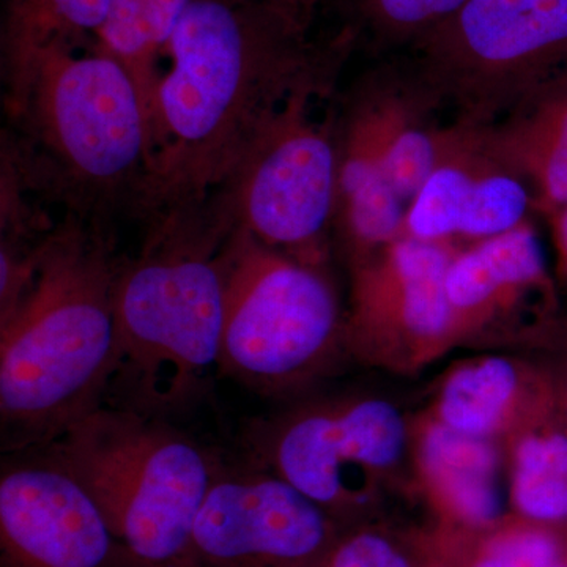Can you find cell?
Returning <instances> with one entry per match:
<instances>
[{
	"mask_svg": "<svg viewBox=\"0 0 567 567\" xmlns=\"http://www.w3.org/2000/svg\"><path fill=\"white\" fill-rule=\"evenodd\" d=\"M352 44L312 39L257 0H192L167 47L151 112V159L134 210H196L234 174L284 104L333 95Z\"/></svg>",
	"mask_w": 567,
	"mask_h": 567,
	"instance_id": "1",
	"label": "cell"
},
{
	"mask_svg": "<svg viewBox=\"0 0 567 567\" xmlns=\"http://www.w3.org/2000/svg\"><path fill=\"white\" fill-rule=\"evenodd\" d=\"M93 226L80 216L52 226L2 298L0 413L17 442L62 435L110 382L118 268Z\"/></svg>",
	"mask_w": 567,
	"mask_h": 567,
	"instance_id": "2",
	"label": "cell"
},
{
	"mask_svg": "<svg viewBox=\"0 0 567 567\" xmlns=\"http://www.w3.org/2000/svg\"><path fill=\"white\" fill-rule=\"evenodd\" d=\"M6 106L21 133L7 153L35 188L82 215L123 200L134 208L151 159V128L122 63L95 44L52 47L6 84Z\"/></svg>",
	"mask_w": 567,
	"mask_h": 567,
	"instance_id": "3",
	"label": "cell"
},
{
	"mask_svg": "<svg viewBox=\"0 0 567 567\" xmlns=\"http://www.w3.org/2000/svg\"><path fill=\"white\" fill-rule=\"evenodd\" d=\"M151 224L144 251L118 268L114 287L111 379L121 375L142 413L182 405L221 368L230 234L207 204Z\"/></svg>",
	"mask_w": 567,
	"mask_h": 567,
	"instance_id": "4",
	"label": "cell"
},
{
	"mask_svg": "<svg viewBox=\"0 0 567 567\" xmlns=\"http://www.w3.org/2000/svg\"><path fill=\"white\" fill-rule=\"evenodd\" d=\"M54 461L87 488L144 567L183 566L216 473L204 451L133 409H95L58 436Z\"/></svg>",
	"mask_w": 567,
	"mask_h": 567,
	"instance_id": "5",
	"label": "cell"
},
{
	"mask_svg": "<svg viewBox=\"0 0 567 567\" xmlns=\"http://www.w3.org/2000/svg\"><path fill=\"white\" fill-rule=\"evenodd\" d=\"M344 316L319 262L230 230L224 245L221 368L275 390L322 364L344 336Z\"/></svg>",
	"mask_w": 567,
	"mask_h": 567,
	"instance_id": "6",
	"label": "cell"
},
{
	"mask_svg": "<svg viewBox=\"0 0 567 567\" xmlns=\"http://www.w3.org/2000/svg\"><path fill=\"white\" fill-rule=\"evenodd\" d=\"M406 54L451 121L488 125L567 73V0H468Z\"/></svg>",
	"mask_w": 567,
	"mask_h": 567,
	"instance_id": "7",
	"label": "cell"
},
{
	"mask_svg": "<svg viewBox=\"0 0 567 567\" xmlns=\"http://www.w3.org/2000/svg\"><path fill=\"white\" fill-rule=\"evenodd\" d=\"M327 93L305 91L289 100L221 188L207 200L229 230L322 264L333 230L338 153L333 106L315 117Z\"/></svg>",
	"mask_w": 567,
	"mask_h": 567,
	"instance_id": "8",
	"label": "cell"
},
{
	"mask_svg": "<svg viewBox=\"0 0 567 567\" xmlns=\"http://www.w3.org/2000/svg\"><path fill=\"white\" fill-rule=\"evenodd\" d=\"M327 511L279 476L215 477L186 563L203 567H323L341 540Z\"/></svg>",
	"mask_w": 567,
	"mask_h": 567,
	"instance_id": "9",
	"label": "cell"
},
{
	"mask_svg": "<svg viewBox=\"0 0 567 567\" xmlns=\"http://www.w3.org/2000/svg\"><path fill=\"white\" fill-rule=\"evenodd\" d=\"M454 245L401 235L350 267L352 308L344 338L360 352H432L454 338L446 274Z\"/></svg>",
	"mask_w": 567,
	"mask_h": 567,
	"instance_id": "10",
	"label": "cell"
},
{
	"mask_svg": "<svg viewBox=\"0 0 567 567\" xmlns=\"http://www.w3.org/2000/svg\"><path fill=\"white\" fill-rule=\"evenodd\" d=\"M401 412L382 399L308 410L271 440L276 476L338 518L357 505L350 477L357 470L385 472L404 454Z\"/></svg>",
	"mask_w": 567,
	"mask_h": 567,
	"instance_id": "11",
	"label": "cell"
},
{
	"mask_svg": "<svg viewBox=\"0 0 567 567\" xmlns=\"http://www.w3.org/2000/svg\"><path fill=\"white\" fill-rule=\"evenodd\" d=\"M533 213L527 183L488 151L476 126L451 121L431 173L406 205L402 235L470 245L520 226Z\"/></svg>",
	"mask_w": 567,
	"mask_h": 567,
	"instance_id": "12",
	"label": "cell"
},
{
	"mask_svg": "<svg viewBox=\"0 0 567 567\" xmlns=\"http://www.w3.org/2000/svg\"><path fill=\"white\" fill-rule=\"evenodd\" d=\"M3 567H107L115 536L69 470L21 465L0 481Z\"/></svg>",
	"mask_w": 567,
	"mask_h": 567,
	"instance_id": "13",
	"label": "cell"
},
{
	"mask_svg": "<svg viewBox=\"0 0 567 567\" xmlns=\"http://www.w3.org/2000/svg\"><path fill=\"white\" fill-rule=\"evenodd\" d=\"M334 104L379 153L388 181L405 205L431 173L446 123L445 107L409 54L377 59Z\"/></svg>",
	"mask_w": 567,
	"mask_h": 567,
	"instance_id": "14",
	"label": "cell"
},
{
	"mask_svg": "<svg viewBox=\"0 0 567 567\" xmlns=\"http://www.w3.org/2000/svg\"><path fill=\"white\" fill-rule=\"evenodd\" d=\"M546 252L532 219L454 252L446 274L454 336L511 315L533 295L550 298Z\"/></svg>",
	"mask_w": 567,
	"mask_h": 567,
	"instance_id": "15",
	"label": "cell"
},
{
	"mask_svg": "<svg viewBox=\"0 0 567 567\" xmlns=\"http://www.w3.org/2000/svg\"><path fill=\"white\" fill-rule=\"evenodd\" d=\"M476 128L488 151L527 183L537 215L567 207V73Z\"/></svg>",
	"mask_w": 567,
	"mask_h": 567,
	"instance_id": "16",
	"label": "cell"
},
{
	"mask_svg": "<svg viewBox=\"0 0 567 567\" xmlns=\"http://www.w3.org/2000/svg\"><path fill=\"white\" fill-rule=\"evenodd\" d=\"M487 442L436 423L425 434L421 451L447 516L480 533L494 528L502 517L496 454Z\"/></svg>",
	"mask_w": 567,
	"mask_h": 567,
	"instance_id": "17",
	"label": "cell"
},
{
	"mask_svg": "<svg viewBox=\"0 0 567 567\" xmlns=\"http://www.w3.org/2000/svg\"><path fill=\"white\" fill-rule=\"evenodd\" d=\"M111 7L112 0H3V85L52 47L95 44Z\"/></svg>",
	"mask_w": 567,
	"mask_h": 567,
	"instance_id": "18",
	"label": "cell"
},
{
	"mask_svg": "<svg viewBox=\"0 0 567 567\" xmlns=\"http://www.w3.org/2000/svg\"><path fill=\"white\" fill-rule=\"evenodd\" d=\"M468 0H323L333 33L371 58L406 54L453 18Z\"/></svg>",
	"mask_w": 567,
	"mask_h": 567,
	"instance_id": "19",
	"label": "cell"
},
{
	"mask_svg": "<svg viewBox=\"0 0 567 567\" xmlns=\"http://www.w3.org/2000/svg\"><path fill=\"white\" fill-rule=\"evenodd\" d=\"M192 0H112L110 17L95 39L100 51L125 66L140 89L148 128L162 62Z\"/></svg>",
	"mask_w": 567,
	"mask_h": 567,
	"instance_id": "20",
	"label": "cell"
},
{
	"mask_svg": "<svg viewBox=\"0 0 567 567\" xmlns=\"http://www.w3.org/2000/svg\"><path fill=\"white\" fill-rule=\"evenodd\" d=\"M511 499L522 520L567 532V423L561 409L555 420L518 440Z\"/></svg>",
	"mask_w": 567,
	"mask_h": 567,
	"instance_id": "21",
	"label": "cell"
},
{
	"mask_svg": "<svg viewBox=\"0 0 567 567\" xmlns=\"http://www.w3.org/2000/svg\"><path fill=\"white\" fill-rule=\"evenodd\" d=\"M518 393L520 375L505 358L462 365L443 385L436 423L457 434L488 440L505 423Z\"/></svg>",
	"mask_w": 567,
	"mask_h": 567,
	"instance_id": "22",
	"label": "cell"
},
{
	"mask_svg": "<svg viewBox=\"0 0 567 567\" xmlns=\"http://www.w3.org/2000/svg\"><path fill=\"white\" fill-rule=\"evenodd\" d=\"M567 550V532L532 524L518 518L516 524L487 529L462 567H550Z\"/></svg>",
	"mask_w": 567,
	"mask_h": 567,
	"instance_id": "23",
	"label": "cell"
},
{
	"mask_svg": "<svg viewBox=\"0 0 567 567\" xmlns=\"http://www.w3.org/2000/svg\"><path fill=\"white\" fill-rule=\"evenodd\" d=\"M421 558L379 529H358L342 536L323 567H420Z\"/></svg>",
	"mask_w": 567,
	"mask_h": 567,
	"instance_id": "24",
	"label": "cell"
},
{
	"mask_svg": "<svg viewBox=\"0 0 567 567\" xmlns=\"http://www.w3.org/2000/svg\"><path fill=\"white\" fill-rule=\"evenodd\" d=\"M257 2L284 14L287 20L295 22L306 32H311L323 6V0H257Z\"/></svg>",
	"mask_w": 567,
	"mask_h": 567,
	"instance_id": "25",
	"label": "cell"
},
{
	"mask_svg": "<svg viewBox=\"0 0 567 567\" xmlns=\"http://www.w3.org/2000/svg\"><path fill=\"white\" fill-rule=\"evenodd\" d=\"M554 238L555 252H557V268L559 278L567 282V207L548 216Z\"/></svg>",
	"mask_w": 567,
	"mask_h": 567,
	"instance_id": "26",
	"label": "cell"
},
{
	"mask_svg": "<svg viewBox=\"0 0 567 567\" xmlns=\"http://www.w3.org/2000/svg\"><path fill=\"white\" fill-rule=\"evenodd\" d=\"M420 567H462V559L454 557L450 550L439 548V550H431L423 559H421Z\"/></svg>",
	"mask_w": 567,
	"mask_h": 567,
	"instance_id": "27",
	"label": "cell"
},
{
	"mask_svg": "<svg viewBox=\"0 0 567 567\" xmlns=\"http://www.w3.org/2000/svg\"><path fill=\"white\" fill-rule=\"evenodd\" d=\"M558 405L561 409L563 416H565L567 423V371L563 375L561 385L558 388Z\"/></svg>",
	"mask_w": 567,
	"mask_h": 567,
	"instance_id": "28",
	"label": "cell"
},
{
	"mask_svg": "<svg viewBox=\"0 0 567 567\" xmlns=\"http://www.w3.org/2000/svg\"><path fill=\"white\" fill-rule=\"evenodd\" d=\"M550 567H567V550L561 555V558H559L558 561Z\"/></svg>",
	"mask_w": 567,
	"mask_h": 567,
	"instance_id": "29",
	"label": "cell"
}]
</instances>
